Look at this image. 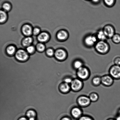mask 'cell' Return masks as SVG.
Returning <instances> with one entry per match:
<instances>
[{"label":"cell","instance_id":"38","mask_svg":"<svg viewBox=\"0 0 120 120\" xmlns=\"http://www.w3.org/2000/svg\"><path fill=\"white\" fill-rule=\"evenodd\" d=\"M106 120H116L115 119H114L112 118H109L108 119H107Z\"/></svg>","mask_w":120,"mask_h":120},{"label":"cell","instance_id":"20","mask_svg":"<svg viewBox=\"0 0 120 120\" xmlns=\"http://www.w3.org/2000/svg\"><path fill=\"white\" fill-rule=\"evenodd\" d=\"M97 36L98 38L101 41H104L107 38L103 30H100L99 31L98 33Z\"/></svg>","mask_w":120,"mask_h":120},{"label":"cell","instance_id":"22","mask_svg":"<svg viewBox=\"0 0 120 120\" xmlns=\"http://www.w3.org/2000/svg\"><path fill=\"white\" fill-rule=\"evenodd\" d=\"M112 38L113 41L115 43H120V35L119 34H115Z\"/></svg>","mask_w":120,"mask_h":120},{"label":"cell","instance_id":"16","mask_svg":"<svg viewBox=\"0 0 120 120\" xmlns=\"http://www.w3.org/2000/svg\"><path fill=\"white\" fill-rule=\"evenodd\" d=\"M84 66L82 61L79 60H77L75 61L73 63V67L76 70H78L80 68Z\"/></svg>","mask_w":120,"mask_h":120},{"label":"cell","instance_id":"37","mask_svg":"<svg viewBox=\"0 0 120 120\" xmlns=\"http://www.w3.org/2000/svg\"><path fill=\"white\" fill-rule=\"evenodd\" d=\"M117 113H117V115L120 116V108L118 110V112Z\"/></svg>","mask_w":120,"mask_h":120},{"label":"cell","instance_id":"21","mask_svg":"<svg viewBox=\"0 0 120 120\" xmlns=\"http://www.w3.org/2000/svg\"><path fill=\"white\" fill-rule=\"evenodd\" d=\"M32 39L30 37H28L24 39L23 41V45L25 46H28L32 43Z\"/></svg>","mask_w":120,"mask_h":120},{"label":"cell","instance_id":"25","mask_svg":"<svg viewBox=\"0 0 120 120\" xmlns=\"http://www.w3.org/2000/svg\"><path fill=\"white\" fill-rule=\"evenodd\" d=\"M73 79V78L70 76H66L63 79V82L70 85L72 82Z\"/></svg>","mask_w":120,"mask_h":120},{"label":"cell","instance_id":"6","mask_svg":"<svg viewBox=\"0 0 120 120\" xmlns=\"http://www.w3.org/2000/svg\"><path fill=\"white\" fill-rule=\"evenodd\" d=\"M70 114L73 118L77 120L83 115V110L79 106H74L71 109Z\"/></svg>","mask_w":120,"mask_h":120},{"label":"cell","instance_id":"24","mask_svg":"<svg viewBox=\"0 0 120 120\" xmlns=\"http://www.w3.org/2000/svg\"><path fill=\"white\" fill-rule=\"evenodd\" d=\"M15 47L13 46H10L7 49V52L9 55H12L15 53Z\"/></svg>","mask_w":120,"mask_h":120},{"label":"cell","instance_id":"31","mask_svg":"<svg viewBox=\"0 0 120 120\" xmlns=\"http://www.w3.org/2000/svg\"><path fill=\"white\" fill-rule=\"evenodd\" d=\"M47 53L49 56H52L54 55V52L52 49H49L47 50Z\"/></svg>","mask_w":120,"mask_h":120},{"label":"cell","instance_id":"18","mask_svg":"<svg viewBox=\"0 0 120 120\" xmlns=\"http://www.w3.org/2000/svg\"><path fill=\"white\" fill-rule=\"evenodd\" d=\"M49 37V35L47 33L45 32H43L38 35V39L40 42H44L47 40Z\"/></svg>","mask_w":120,"mask_h":120},{"label":"cell","instance_id":"39","mask_svg":"<svg viewBox=\"0 0 120 120\" xmlns=\"http://www.w3.org/2000/svg\"><path fill=\"white\" fill-rule=\"evenodd\" d=\"M99 0H93V2H98Z\"/></svg>","mask_w":120,"mask_h":120},{"label":"cell","instance_id":"23","mask_svg":"<svg viewBox=\"0 0 120 120\" xmlns=\"http://www.w3.org/2000/svg\"><path fill=\"white\" fill-rule=\"evenodd\" d=\"M77 120H95L92 117L88 115H83Z\"/></svg>","mask_w":120,"mask_h":120},{"label":"cell","instance_id":"2","mask_svg":"<svg viewBox=\"0 0 120 120\" xmlns=\"http://www.w3.org/2000/svg\"><path fill=\"white\" fill-rule=\"evenodd\" d=\"M76 102L78 106L82 108L87 107L91 103L89 96L84 95L78 96L76 99Z\"/></svg>","mask_w":120,"mask_h":120},{"label":"cell","instance_id":"1","mask_svg":"<svg viewBox=\"0 0 120 120\" xmlns=\"http://www.w3.org/2000/svg\"><path fill=\"white\" fill-rule=\"evenodd\" d=\"M76 74L77 78L83 81L89 78L90 76V71L89 68L83 66L76 70Z\"/></svg>","mask_w":120,"mask_h":120},{"label":"cell","instance_id":"36","mask_svg":"<svg viewBox=\"0 0 120 120\" xmlns=\"http://www.w3.org/2000/svg\"><path fill=\"white\" fill-rule=\"evenodd\" d=\"M28 119V120H37V118H30Z\"/></svg>","mask_w":120,"mask_h":120},{"label":"cell","instance_id":"33","mask_svg":"<svg viewBox=\"0 0 120 120\" xmlns=\"http://www.w3.org/2000/svg\"><path fill=\"white\" fill-rule=\"evenodd\" d=\"M40 31V29L38 28H34L33 31L34 35H37L39 33Z\"/></svg>","mask_w":120,"mask_h":120},{"label":"cell","instance_id":"11","mask_svg":"<svg viewBox=\"0 0 120 120\" xmlns=\"http://www.w3.org/2000/svg\"><path fill=\"white\" fill-rule=\"evenodd\" d=\"M55 54L56 58L60 60H63L67 57L66 53L62 49L57 50L55 52Z\"/></svg>","mask_w":120,"mask_h":120},{"label":"cell","instance_id":"9","mask_svg":"<svg viewBox=\"0 0 120 120\" xmlns=\"http://www.w3.org/2000/svg\"><path fill=\"white\" fill-rule=\"evenodd\" d=\"M15 56L18 60L20 61H25L29 57L27 53L22 49L19 50L17 52Z\"/></svg>","mask_w":120,"mask_h":120},{"label":"cell","instance_id":"3","mask_svg":"<svg viewBox=\"0 0 120 120\" xmlns=\"http://www.w3.org/2000/svg\"><path fill=\"white\" fill-rule=\"evenodd\" d=\"M70 85L71 91L74 92H78L83 89L84 83L83 81L77 77L73 78Z\"/></svg>","mask_w":120,"mask_h":120},{"label":"cell","instance_id":"19","mask_svg":"<svg viewBox=\"0 0 120 120\" xmlns=\"http://www.w3.org/2000/svg\"><path fill=\"white\" fill-rule=\"evenodd\" d=\"M68 33L64 30L61 31L57 35V38L60 40L65 39L68 37Z\"/></svg>","mask_w":120,"mask_h":120},{"label":"cell","instance_id":"29","mask_svg":"<svg viewBox=\"0 0 120 120\" xmlns=\"http://www.w3.org/2000/svg\"><path fill=\"white\" fill-rule=\"evenodd\" d=\"M27 50L29 53H31L33 52L34 50V48L32 46H29L27 48Z\"/></svg>","mask_w":120,"mask_h":120},{"label":"cell","instance_id":"15","mask_svg":"<svg viewBox=\"0 0 120 120\" xmlns=\"http://www.w3.org/2000/svg\"><path fill=\"white\" fill-rule=\"evenodd\" d=\"M26 116L28 119L30 118H37V113L35 110L31 109L26 112Z\"/></svg>","mask_w":120,"mask_h":120},{"label":"cell","instance_id":"28","mask_svg":"<svg viewBox=\"0 0 120 120\" xmlns=\"http://www.w3.org/2000/svg\"><path fill=\"white\" fill-rule=\"evenodd\" d=\"M2 8L4 10L6 11H8L10 10L11 6L9 3H6L3 4Z\"/></svg>","mask_w":120,"mask_h":120},{"label":"cell","instance_id":"34","mask_svg":"<svg viewBox=\"0 0 120 120\" xmlns=\"http://www.w3.org/2000/svg\"><path fill=\"white\" fill-rule=\"evenodd\" d=\"M60 120H72L70 117L68 116H65L62 117Z\"/></svg>","mask_w":120,"mask_h":120},{"label":"cell","instance_id":"35","mask_svg":"<svg viewBox=\"0 0 120 120\" xmlns=\"http://www.w3.org/2000/svg\"><path fill=\"white\" fill-rule=\"evenodd\" d=\"M17 120H28V119L26 117H20Z\"/></svg>","mask_w":120,"mask_h":120},{"label":"cell","instance_id":"32","mask_svg":"<svg viewBox=\"0 0 120 120\" xmlns=\"http://www.w3.org/2000/svg\"><path fill=\"white\" fill-rule=\"evenodd\" d=\"M106 4L110 6L113 4L114 0H104Z\"/></svg>","mask_w":120,"mask_h":120},{"label":"cell","instance_id":"7","mask_svg":"<svg viewBox=\"0 0 120 120\" xmlns=\"http://www.w3.org/2000/svg\"><path fill=\"white\" fill-rule=\"evenodd\" d=\"M101 78V84L105 86L110 87L113 84L114 79L109 74L103 75Z\"/></svg>","mask_w":120,"mask_h":120},{"label":"cell","instance_id":"14","mask_svg":"<svg viewBox=\"0 0 120 120\" xmlns=\"http://www.w3.org/2000/svg\"><path fill=\"white\" fill-rule=\"evenodd\" d=\"M22 31L25 35L26 36H29L31 34L32 29L30 26L26 24L23 27Z\"/></svg>","mask_w":120,"mask_h":120},{"label":"cell","instance_id":"12","mask_svg":"<svg viewBox=\"0 0 120 120\" xmlns=\"http://www.w3.org/2000/svg\"><path fill=\"white\" fill-rule=\"evenodd\" d=\"M97 41V39L93 36H89L86 37L84 42L85 44L89 46H91L94 45Z\"/></svg>","mask_w":120,"mask_h":120},{"label":"cell","instance_id":"8","mask_svg":"<svg viewBox=\"0 0 120 120\" xmlns=\"http://www.w3.org/2000/svg\"><path fill=\"white\" fill-rule=\"evenodd\" d=\"M59 89L60 92L64 94L69 93L71 90L70 85L64 82L60 84Z\"/></svg>","mask_w":120,"mask_h":120},{"label":"cell","instance_id":"30","mask_svg":"<svg viewBox=\"0 0 120 120\" xmlns=\"http://www.w3.org/2000/svg\"><path fill=\"white\" fill-rule=\"evenodd\" d=\"M114 62L115 65L120 66V57H118L115 58Z\"/></svg>","mask_w":120,"mask_h":120},{"label":"cell","instance_id":"26","mask_svg":"<svg viewBox=\"0 0 120 120\" xmlns=\"http://www.w3.org/2000/svg\"><path fill=\"white\" fill-rule=\"evenodd\" d=\"M7 18V15L5 12L3 11H0V22H2L6 19Z\"/></svg>","mask_w":120,"mask_h":120},{"label":"cell","instance_id":"27","mask_svg":"<svg viewBox=\"0 0 120 120\" xmlns=\"http://www.w3.org/2000/svg\"><path fill=\"white\" fill-rule=\"evenodd\" d=\"M37 50L40 52L44 51L45 49V47L44 45L41 43H39L36 46Z\"/></svg>","mask_w":120,"mask_h":120},{"label":"cell","instance_id":"5","mask_svg":"<svg viewBox=\"0 0 120 120\" xmlns=\"http://www.w3.org/2000/svg\"><path fill=\"white\" fill-rule=\"evenodd\" d=\"M109 45L103 41H101L98 42L96 46V50L101 54H105L109 50Z\"/></svg>","mask_w":120,"mask_h":120},{"label":"cell","instance_id":"10","mask_svg":"<svg viewBox=\"0 0 120 120\" xmlns=\"http://www.w3.org/2000/svg\"><path fill=\"white\" fill-rule=\"evenodd\" d=\"M103 31L107 37L111 38H112L115 35L114 29L111 25L105 26L104 27Z\"/></svg>","mask_w":120,"mask_h":120},{"label":"cell","instance_id":"4","mask_svg":"<svg viewBox=\"0 0 120 120\" xmlns=\"http://www.w3.org/2000/svg\"><path fill=\"white\" fill-rule=\"evenodd\" d=\"M109 73L114 79H120V66L115 65L112 66L109 69Z\"/></svg>","mask_w":120,"mask_h":120},{"label":"cell","instance_id":"17","mask_svg":"<svg viewBox=\"0 0 120 120\" xmlns=\"http://www.w3.org/2000/svg\"><path fill=\"white\" fill-rule=\"evenodd\" d=\"M89 97L91 102L93 103L97 102L99 99V96L98 94L95 92L90 93L89 94Z\"/></svg>","mask_w":120,"mask_h":120},{"label":"cell","instance_id":"13","mask_svg":"<svg viewBox=\"0 0 120 120\" xmlns=\"http://www.w3.org/2000/svg\"><path fill=\"white\" fill-rule=\"evenodd\" d=\"M91 83L94 86H99L101 84V76H96L94 77L91 80Z\"/></svg>","mask_w":120,"mask_h":120}]
</instances>
